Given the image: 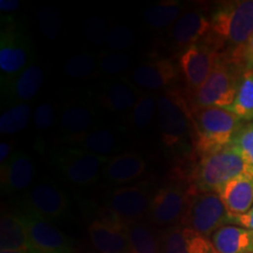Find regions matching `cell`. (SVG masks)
Listing matches in <instances>:
<instances>
[{
	"instance_id": "obj_1",
	"label": "cell",
	"mask_w": 253,
	"mask_h": 253,
	"mask_svg": "<svg viewBox=\"0 0 253 253\" xmlns=\"http://www.w3.org/2000/svg\"><path fill=\"white\" fill-rule=\"evenodd\" d=\"M210 20L211 30L203 40L244 66L243 49L253 34V0L221 2L210 14Z\"/></svg>"
},
{
	"instance_id": "obj_2",
	"label": "cell",
	"mask_w": 253,
	"mask_h": 253,
	"mask_svg": "<svg viewBox=\"0 0 253 253\" xmlns=\"http://www.w3.org/2000/svg\"><path fill=\"white\" fill-rule=\"evenodd\" d=\"M194 144L202 156L232 143L243 121L230 110L218 107L191 109Z\"/></svg>"
},
{
	"instance_id": "obj_3",
	"label": "cell",
	"mask_w": 253,
	"mask_h": 253,
	"mask_svg": "<svg viewBox=\"0 0 253 253\" xmlns=\"http://www.w3.org/2000/svg\"><path fill=\"white\" fill-rule=\"evenodd\" d=\"M244 71V66L226 54H221L208 80L194 94L188 95L189 99L186 100L190 108H229L236 99L240 78Z\"/></svg>"
},
{
	"instance_id": "obj_4",
	"label": "cell",
	"mask_w": 253,
	"mask_h": 253,
	"mask_svg": "<svg viewBox=\"0 0 253 253\" xmlns=\"http://www.w3.org/2000/svg\"><path fill=\"white\" fill-rule=\"evenodd\" d=\"M157 125L167 148L182 147L189 137L194 142V120L188 100L177 89L166 90L157 97Z\"/></svg>"
},
{
	"instance_id": "obj_5",
	"label": "cell",
	"mask_w": 253,
	"mask_h": 253,
	"mask_svg": "<svg viewBox=\"0 0 253 253\" xmlns=\"http://www.w3.org/2000/svg\"><path fill=\"white\" fill-rule=\"evenodd\" d=\"M244 173H253L244 157L232 143L204 155L195 170L194 182L201 191L219 192L227 183Z\"/></svg>"
},
{
	"instance_id": "obj_6",
	"label": "cell",
	"mask_w": 253,
	"mask_h": 253,
	"mask_svg": "<svg viewBox=\"0 0 253 253\" xmlns=\"http://www.w3.org/2000/svg\"><path fill=\"white\" fill-rule=\"evenodd\" d=\"M196 188L195 182L184 172L173 173L171 181L158 190L151 199L148 214L151 223L166 227L181 225Z\"/></svg>"
},
{
	"instance_id": "obj_7",
	"label": "cell",
	"mask_w": 253,
	"mask_h": 253,
	"mask_svg": "<svg viewBox=\"0 0 253 253\" xmlns=\"http://www.w3.org/2000/svg\"><path fill=\"white\" fill-rule=\"evenodd\" d=\"M1 23L0 79L2 86L31 65L33 47L23 24L11 17L2 18Z\"/></svg>"
},
{
	"instance_id": "obj_8",
	"label": "cell",
	"mask_w": 253,
	"mask_h": 253,
	"mask_svg": "<svg viewBox=\"0 0 253 253\" xmlns=\"http://www.w3.org/2000/svg\"><path fill=\"white\" fill-rule=\"evenodd\" d=\"M231 223L232 217L227 212L219 195L217 192L201 191L196 188L181 225L210 238L218 229Z\"/></svg>"
},
{
	"instance_id": "obj_9",
	"label": "cell",
	"mask_w": 253,
	"mask_h": 253,
	"mask_svg": "<svg viewBox=\"0 0 253 253\" xmlns=\"http://www.w3.org/2000/svg\"><path fill=\"white\" fill-rule=\"evenodd\" d=\"M151 199L148 184L141 182L135 185H123L115 189L106 202L107 219L128 226L142 221L149 214Z\"/></svg>"
},
{
	"instance_id": "obj_10",
	"label": "cell",
	"mask_w": 253,
	"mask_h": 253,
	"mask_svg": "<svg viewBox=\"0 0 253 253\" xmlns=\"http://www.w3.org/2000/svg\"><path fill=\"white\" fill-rule=\"evenodd\" d=\"M55 164L67 179L77 186H89L99 179L110 157H102L78 147L63 148L55 154Z\"/></svg>"
},
{
	"instance_id": "obj_11",
	"label": "cell",
	"mask_w": 253,
	"mask_h": 253,
	"mask_svg": "<svg viewBox=\"0 0 253 253\" xmlns=\"http://www.w3.org/2000/svg\"><path fill=\"white\" fill-rule=\"evenodd\" d=\"M20 217L26 227L30 253H74L71 238L48 219L30 211Z\"/></svg>"
},
{
	"instance_id": "obj_12",
	"label": "cell",
	"mask_w": 253,
	"mask_h": 253,
	"mask_svg": "<svg viewBox=\"0 0 253 253\" xmlns=\"http://www.w3.org/2000/svg\"><path fill=\"white\" fill-rule=\"evenodd\" d=\"M221 53L204 40L189 46L179 55V71L184 77L188 94H194L216 67Z\"/></svg>"
},
{
	"instance_id": "obj_13",
	"label": "cell",
	"mask_w": 253,
	"mask_h": 253,
	"mask_svg": "<svg viewBox=\"0 0 253 253\" xmlns=\"http://www.w3.org/2000/svg\"><path fill=\"white\" fill-rule=\"evenodd\" d=\"M95 109L89 100L69 99L63 103L59 114L60 137L75 144L94 126Z\"/></svg>"
},
{
	"instance_id": "obj_14",
	"label": "cell",
	"mask_w": 253,
	"mask_h": 253,
	"mask_svg": "<svg viewBox=\"0 0 253 253\" xmlns=\"http://www.w3.org/2000/svg\"><path fill=\"white\" fill-rule=\"evenodd\" d=\"M26 211L45 219H56L67 211L68 199L58 186L41 181L28 190L25 198Z\"/></svg>"
},
{
	"instance_id": "obj_15",
	"label": "cell",
	"mask_w": 253,
	"mask_h": 253,
	"mask_svg": "<svg viewBox=\"0 0 253 253\" xmlns=\"http://www.w3.org/2000/svg\"><path fill=\"white\" fill-rule=\"evenodd\" d=\"M141 94L131 80L126 77H113L103 82L97 99L100 106L108 112L130 114Z\"/></svg>"
},
{
	"instance_id": "obj_16",
	"label": "cell",
	"mask_w": 253,
	"mask_h": 253,
	"mask_svg": "<svg viewBox=\"0 0 253 253\" xmlns=\"http://www.w3.org/2000/svg\"><path fill=\"white\" fill-rule=\"evenodd\" d=\"M88 235L97 253H130L128 230L121 223L107 218L94 220Z\"/></svg>"
},
{
	"instance_id": "obj_17",
	"label": "cell",
	"mask_w": 253,
	"mask_h": 253,
	"mask_svg": "<svg viewBox=\"0 0 253 253\" xmlns=\"http://www.w3.org/2000/svg\"><path fill=\"white\" fill-rule=\"evenodd\" d=\"M210 30V15L202 9H191L184 12L170 27L169 38L173 46L185 49L203 40Z\"/></svg>"
},
{
	"instance_id": "obj_18",
	"label": "cell",
	"mask_w": 253,
	"mask_h": 253,
	"mask_svg": "<svg viewBox=\"0 0 253 253\" xmlns=\"http://www.w3.org/2000/svg\"><path fill=\"white\" fill-rule=\"evenodd\" d=\"M36 176V164L30 155L15 150L9 160L0 166V183L5 192H19L30 188Z\"/></svg>"
},
{
	"instance_id": "obj_19",
	"label": "cell",
	"mask_w": 253,
	"mask_h": 253,
	"mask_svg": "<svg viewBox=\"0 0 253 253\" xmlns=\"http://www.w3.org/2000/svg\"><path fill=\"white\" fill-rule=\"evenodd\" d=\"M131 79L138 88L163 89L171 86L178 79V69L170 59H155L137 66L132 71Z\"/></svg>"
},
{
	"instance_id": "obj_20",
	"label": "cell",
	"mask_w": 253,
	"mask_h": 253,
	"mask_svg": "<svg viewBox=\"0 0 253 253\" xmlns=\"http://www.w3.org/2000/svg\"><path fill=\"white\" fill-rule=\"evenodd\" d=\"M161 237V253H213L210 238L189 227H167Z\"/></svg>"
},
{
	"instance_id": "obj_21",
	"label": "cell",
	"mask_w": 253,
	"mask_h": 253,
	"mask_svg": "<svg viewBox=\"0 0 253 253\" xmlns=\"http://www.w3.org/2000/svg\"><path fill=\"white\" fill-rule=\"evenodd\" d=\"M45 81V73L37 63L32 62L23 72L1 86L2 97L11 104L26 103L37 96Z\"/></svg>"
},
{
	"instance_id": "obj_22",
	"label": "cell",
	"mask_w": 253,
	"mask_h": 253,
	"mask_svg": "<svg viewBox=\"0 0 253 253\" xmlns=\"http://www.w3.org/2000/svg\"><path fill=\"white\" fill-rule=\"evenodd\" d=\"M147 163L137 153H121L112 156L103 168V178L110 184H126L143 175Z\"/></svg>"
},
{
	"instance_id": "obj_23",
	"label": "cell",
	"mask_w": 253,
	"mask_h": 253,
	"mask_svg": "<svg viewBox=\"0 0 253 253\" xmlns=\"http://www.w3.org/2000/svg\"><path fill=\"white\" fill-rule=\"evenodd\" d=\"M231 217L249 212L253 207V173H244L227 183L218 192Z\"/></svg>"
},
{
	"instance_id": "obj_24",
	"label": "cell",
	"mask_w": 253,
	"mask_h": 253,
	"mask_svg": "<svg viewBox=\"0 0 253 253\" xmlns=\"http://www.w3.org/2000/svg\"><path fill=\"white\" fill-rule=\"evenodd\" d=\"M213 253H253V231L225 225L210 237Z\"/></svg>"
},
{
	"instance_id": "obj_25",
	"label": "cell",
	"mask_w": 253,
	"mask_h": 253,
	"mask_svg": "<svg viewBox=\"0 0 253 253\" xmlns=\"http://www.w3.org/2000/svg\"><path fill=\"white\" fill-rule=\"evenodd\" d=\"M120 145H121V136L114 129L106 126L93 128L75 143V147L102 157H112L110 155L116 153L120 149Z\"/></svg>"
},
{
	"instance_id": "obj_26",
	"label": "cell",
	"mask_w": 253,
	"mask_h": 253,
	"mask_svg": "<svg viewBox=\"0 0 253 253\" xmlns=\"http://www.w3.org/2000/svg\"><path fill=\"white\" fill-rule=\"evenodd\" d=\"M0 250L30 252L26 227L20 214L4 213L0 220Z\"/></svg>"
},
{
	"instance_id": "obj_27",
	"label": "cell",
	"mask_w": 253,
	"mask_h": 253,
	"mask_svg": "<svg viewBox=\"0 0 253 253\" xmlns=\"http://www.w3.org/2000/svg\"><path fill=\"white\" fill-rule=\"evenodd\" d=\"M130 253H161V237L143 221L126 226Z\"/></svg>"
},
{
	"instance_id": "obj_28",
	"label": "cell",
	"mask_w": 253,
	"mask_h": 253,
	"mask_svg": "<svg viewBox=\"0 0 253 253\" xmlns=\"http://www.w3.org/2000/svg\"><path fill=\"white\" fill-rule=\"evenodd\" d=\"M227 110L243 122H253V69H245L243 73L236 99Z\"/></svg>"
},
{
	"instance_id": "obj_29",
	"label": "cell",
	"mask_w": 253,
	"mask_h": 253,
	"mask_svg": "<svg viewBox=\"0 0 253 253\" xmlns=\"http://www.w3.org/2000/svg\"><path fill=\"white\" fill-rule=\"evenodd\" d=\"M33 119L32 108L28 103L12 104L0 116L1 135H14L23 131Z\"/></svg>"
},
{
	"instance_id": "obj_30",
	"label": "cell",
	"mask_w": 253,
	"mask_h": 253,
	"mask_svg": "<svg viewBox=\"0 0 253 253\" xmlns=\"http://www.w3.org/2000/svg\"><path fill=\"white\" fill-rule=\"evenodd\" d=\"M182 6L179 2H161L148 7L143 13L145 24L155 30L171 27L181 17Z\"/></svg>"
},
{
	"instance_id": "obj_31",
	"label": "cell",
	"mask_w": 253,
	"mask_h": 253,
	"mask_svg": "<svg viewBox=\"0 0 253 253\" xmlns=\"http://www.w3.org/2000/svg\"><path fill=\"white\" fill-rule=\"evenodd\" d=\"M157 112V99L150 93H142L140 99L129 114L130 123L137 130L149 128L153 122L155 113Z\"/></svg>"
},
{
	"instance_id": "obj_32",
	"label": "cell",
	"mask_w": 253,
	"mask_h": 253,
	"mask_svg": "<svg viewBox=\"0 0 253 253\" xmlns=\"http://www.w3.org/2000/svg\"><path fill=\"white\" fill-rule=\"evenodd\" d=\"M97 68V60L88 53H78L66 60L63 71L69 78L84 80L93 77Z\"/></svg>"
},
{
	"instance_id": "obj_33",
	"label": "cell",
	"mask_w": 253,
	"mask_h": 253,
	"mask_svg": "<svg viewBox=\"0 0 253 253\" xmlns=\"http://www.w3.org/2000/svg\"><path fill=\"white\" fill-rule=\"evenodd\" d=\"M131 62L130 55L125 52L102 53L97 56V69L104 75L116 77L125 72Z\"/></svg>"
},
{
	"instance_id": "obj_34",
	"label": "cell",
	"mask_w": 253,
	"mask_h": 253,
	"mask_svg": "<svg viewBox=\"0 0 253 253\" xmlns=\"http://www.w3.org/2000/svg\"><path fill=\"white\" fill-rule=\"evenodd\" d=\"M38 25L47 39L54 40L62 28V18L53 6H43L38 12Z\"/></svg>"
},
{
	"instance_id": "obj_35",
	"label": "cell",
	"mask_w": 253,
	"mask_h": 253,
	"mask_svg": "<svg viewBox=\"0 0 253 253\" xmlns=\"http://www.w3.org/2000/svg\"><path fill=\"white\" fill-rule=\"evenodd\" d=\"M109 25L102 17L93 15L89 17L82 25V32L84 36L89 42L94 45H101L106 42L107 36L109 33Z\"/></svg>"
},
{
	"instance_id": "obj_36",
	"label": "cell",
	"mask_w": 253,
	"mask_h": 253,
	"mask_svg": "<svg viewBox=\"0 0 253 253\" xmlns=\"http://www.w3.org/2000/svg\"><path fill=\"white\" fill-rule=\"evenodd\" d=\"M135 41V34L125 25H115L110 27L106 39V45L114 52H122L129 48Z\"/></svg>"
},
{
	"instance_id": "obj_37",
	"label": "cell",
	"mask_w": 253,
	"mask_h": 253,
	"mask_svg": "<svg viewBox=\"0 0 253 253\" xmlns=\"http://www.w3.org/2000/svg\"><path fill=\"white\" fill-rule=\"evenodd\" d=\"M232 144L244 157L245 162L251 168L253 172V122L243 126L233 138Z\"/></svg>"
},
{
	"instance_id": "obj_38",
	"label": "cell",
	"mask_w": 253,
	"mask_h": 253,
	"mask_svg": "<svg viewBox=\"0 0 253 253\" xmlns=\"http://www.w3.org/2000/svg\"><path fill=\"white\" fill-rule=\"evenodd\" d=\"M55 121L56 112L52 103L42 102L38 104L33 112V123L38 130H48L54 126Z\"/></svg>"
},
{
	"instance_id": "obj_39",
	"label": "cell",
	"mask_w": 253,
	"mask_h": 253,
	"mask_svg": "<svg viewBox=\"0 0 253 253\" xmlns=\"http://www.w3.org/2000/svg\"><path fill=\"white\" fill-rule=\"evenodd\" d=\"M232 224H236V225L253 231V207L250 209L249 212H246L245 214H242V216L238 217H233Z\"/></svg>"
},
{
	"instance_id": "obj_40",
	"label": "cell",
	"mask_w": 253,
	"mask_h": 253,
	"mask_svg": "<svg viewBox=\"0 0 253 253\" xmlns=\"http://www.w3.org/2000/svg\"><path fill=\"white\" fill-rule=\"evenodd\" d=\"M242 60L244 63L245 69H253V34L243 49Z\"/></svg>"
},
{
	"instance_id": "obj_41",
	"label": "cell",
	"mask_w": 253,
	"mask_h": 253,
	"mask_svg": "<svg viewBox=\"0 0 253 253\" xmlns=\"http://www.w3.org/2000/svg\"><path fill=\"white\" fill-rule=\"evenodd\" d=\"M12 149H13V143L9 141H2L0 143V164H5L12 156Z\"/></svg>"
},
{
	"instance_id": "obj_42",
	"label": "cell",
	"mask_w": 253,
	"mask_h": 253,
	"mask_svg": "<svg viewBox=\"0 0 253 253\" xmlns=\"http://www.w3.org/2000/svg\"><path fill=\"white\" fill-rule=\"evenodd\" d=\"M21 6L19 0H0V11L2 13H12Z\"/></svg>"
},
{
	"instance_id": "obj_43",
	"label": "cell",
	"mask_w": 253,
	"mask_h": 253,
	"mask_svg": "<svg viewBox=\"0 0 253 253\" xmlns=\"http://www.w3.org/2000/svg\"><path fill=\"white\" fill-rule=\"evenodd\" d=\"M0 253H30V252H21V251H0Z\"/></svg>"
},
{
	"instance_id": "obj_44",
	"label": "cell",
	"mask_w": 253,
	"mask_h": 253,
	"mask_svg": "<svg viewBox=\"0 0 253 253\" xmlns=\"http://www.w3.org/2000/svg\"><path fill=\"white\" fill-rule=\"evenodd\" d=\"M94 253H97V252H94Z\"/></svg>"
}]
</instances>
